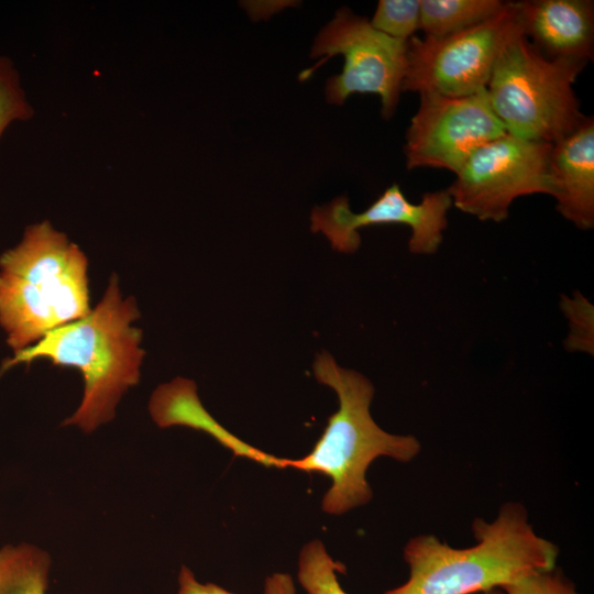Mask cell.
Wrapping results in <instances>:
<instances>
[{
  "label": "cell",
  "mask_w": 594,
  "mask_h": 594,
  "mask_svg": "<svg viewBox=\"0 0 594 594\" xmlns=\"http://www.w3.org/2000/svg\"><path fill=\"white\" fill-rule=\"evenodd\" d=\"M521 34L550 59L587 62L594 52L590 0L516 1Z\"/></svg>",
  "instance_id": "obj_11"
},
{
  "label": "cell",
  "mask_w": 594,
  "mask_h": 594,
  "mask_svg": "<svg viewBox=\"0 0 594 594\" xmlns=\"http://www.w3.org/2000/svg\"><path fill=\"white\" fill-rule=\"evenodd\" d=\"M472 531L476 544L462 549L435 535L410 538L408 580L384 594H479L556 568L557 544L535 532L520 503H505L492 522L475 518Z\"/></svg>",
  "instance_id": "obj_2"
},
{
  "label": "cell",
  "mask_w": 594,
  "mask_h": 594,
  "mask_svg": "<svg viewBox=\"0 0 594 594\" xmlns=\"http://www.w3.org/2000/svg\"><path fill=\"white\" fill-rule=\"evenodd\" d=\"M501 588L505 594H580L556 568L528 574Z\"/></svg>",
  "instance_id": "obj_19"
},
{
  "label": "cell",
  "mask_w": 594,
  "mask_h": 594,
  "mask_svg": "<svg viewBox=\"0 0 594 594\" xmlns=\"http://www.w3.org/2000/svg\"><path fill=\"white\" fill-rule=\"evenodd\" d=\"M518 28L517 6L505 2L490 20L444 37L411 36L402 91L459 98L486 89L496 59Z\"/></svg>",
  "instance_id": "obj_7"
},
{
  "label": "cell",
  "mask_w": 594,
  "mask_h": 594,
  "mask_svg": "<svg viewBox=\"0 0 594 594\" xmlns=\"http://www.w3.org/2000/svg\"><path fill=\"white\" fill-rule=\"evenodd\" d=\"M370 23L391 37L408 41L420 26V0H380Z\"/></svg>",
  "instance_id": "obj_17"
},
{
  "label": "cell",
  "mask_w": 594,
  "mask_h": 594,
  "mask_svg": "<svg viewBox=\"0 0 594 594\" xmlns=\"http://www.w3.org/2000/svg\"><path fill=\"white\" fill-rule=\"evenodd\" d=\"M479 594H505V593L503 592L502 588L496 587V588H492V590H490V591H486V592H483V593H479Z\"/></svg>",
  "instance_id": "obj_22"
},
{
  "label": "cell",
  "mask_w": 594,
  "mask_h": 594,
  "mask_svg": "<svg viewBox=\"0 0 594 594\" xmlns=\"http://www.w3.org/2000/svg\"><path fill=\"white\" fill-rule=\"evenodd\" d=\"M587 62L550 59L517 30L504 44L486 92L514 136L554 144L585 119L572 85Z\"/></svg>",
  "instance_id": "obj_5"
},
{
  "label": "cell",
  "mask_w": 594,
  "mask_h": 594,
  "mask_svg": "<svg viewBox=\"0 0 594 594\" xmlns=\"http://www.w3.org/2000/svg\"><path fill=\"white\" fill-rule=\"evenodd\" d=\"M32 117L33 108L21 88L18 70L10 58L0 56V139L10 123Z\"/></svg>",
  "instance_id": "obj_18"
},
{
  "label": "cell",
  "mask_w": 594,
  "mask_h": 594,
  "mask_svg": "<svg viewBox=\"0 0 594 594\" xmlns=\"http://www.w3.org/2000/svg\"><path fill=\"white\" fill-rule=\"evenodd\" d=\"M148 409L161 428L186 426L204 431L235 455L248 458L265 466L284 469L285 459L270 455L234 437L224 429L201 405L194 381L176 377L160 385L153 393Z\"/></svg>",
  "instance_id": "obj_13"
},
{
  "label": "cell",
  "mask_w": 594,
  "mask_h": 594,
  "mask_svg": "<svg viewBox=\"0 0 594 594\" xmlns=\"http://www.w3.org/2000/svg\"><path fill=\"white\" fill-rule=\"evenodd\" d=\"M88 260L45 220L0 256V324L14 352L90 312Z\"/></svg>",
  "instance_id": "obj_3"
},
{
  "label": "cell",
  "mask_w": 594,
  "mask_h": 594,
  "mask_svg": "<svg viewBox=\"0 0 594 594\" xmlns=\"http://www.w3.org/2000/svg\"><path fill=\"white\" fill-rule=\"evenodd\" d=\"M552 144L504 134L477 148L447 189L452 205L482 221L501 222L521 196H553Z\"/></svg>",
  "instance_id": "obj_8"
},
{
  "label": "cell",
  "mask_w": 594,
  "mask_h": 594,
  "mask_svg": "<svg viewBox=\"0 0 594 594\" xmlns=\"http://www.w3.org/2000/svg\"><path fill=\"white\" fill-rule=\"evenodd\" d=\"M419 96L404 146L408 169L432 167L457 174L477 148L507 133L486 89L459 98L430 92Z\"/></svg>",
  "instance_id": "obj_9"
},
{
  "label": "cell",
  "mask_w": 594,
  "mask_h": 594,
  "mask_svg": "<svg viewBox=\"0 0 594 594\" xmlns=\"http://www.w3.org/2000/svg\"><path fill=\"white\" fill-rule=\"evenodd\" d=\"M312 372L319 383L337 393L339 409L328 418L312 450L300 459H286V468L330 477L322 509L341 515L371 502L366 471L375 459L409 462L421 446L416 437L388 433L374 421L370 413L374 387L363 374L338 365L326 351L317 355Z\"/></svg>",
  "instance_id": "obj_4"
},
{
  "label": "cell",
  "mask_w": 594,
  "mask_h": 594,
  "mask_svg": "<svg viewBox=\"0 0 594 594\" xmlns=\"http://www.w3.org/2000/svg\"><path fill=\"white\" fill-rule=\"evenodd\" d=\"M504 4L501 0H420L419 30L425 37H444L490 20Z\"/></svg>",
  "instance_id": "obj_14"
},
{
  "label": "cell",
  "mask_w": 594,
  "mask_h": 594,
  "mask_svg": "<svg viewBox=\"0 0 594 594\" xmlns=\"http://www.w3.org/2000/svg\"><path fill=\"white\" fill-rule=\"evenodd\" d=\"M336 55L344 57V65L341 74L328 79L327 100L342 105L352 94H375L381 97L383 118L391 119L407 67V41L391 37L374 29L365 18L341 8L315 40L311 57L322 58L299 78L307 79Z\"/></svg>",
  "instance_id": "obj_6"
},
{
  "label": "cell",
  "mask_w": 594,
  "mask_h": 594,
  "mask_svg": "<svg viewBox=\"0 0 594 594\" xmlns=\"http://www.w3.org/2000/svg\"><path fill=\"white\" fill-rule=\"evenodd\" d=\"M339 572L345 573L344 564L334 561L320 540H311L300 550L297 579L307 594H348L339 583Z\"/></svg>",
  "instance_id": "obj_16"
},
{
  "label": "cell",
  "mask_w": 594,
  "mask_h": 594,
  "mask_svg": "<svg viewBox=\"0 0 594 594\" xmlns=\"http://www.w3.org/2000/svg\"><path fill=\"white\" fill-rule=\"evenodd\" d=\"M263 594H296V587L290 574L275 572L264 582Z\"/></svg>",
  "instance_id": "obj_21"
},
{
  "label": "cell",
  "mask_w": 594,
  "mask_h": 594,
  "mask_svg": "<svg viewBox=\"0 0 594 594\" xmlns=\"http://www.w3.org/2000/svg\"><path fill=\"white\" fill-rule=\"evenodd\" d=\"M139 318L135 298H122L119 278L112 274L102 299L86 317L14 352L13 358L3 361L0 376L20 363L29 365L38 359L79 370L84 396L77 410L62 425H76L91 432L112 420L121 396L140 381L145 351L140 346L142 330L131 324Z\"/></svg>",
  "instance_id": "obj_1"
},
{
  "label": "cell",
  "mask_w": 594,
  "mask_h": 594,
  "mask_svg": "<svg viewBox=\"0 0 594 594\" xmlns=\"http://www.w3.org/2000/svg\"><path fill=\"white\" fill-rule=\"evenodd\" d=\"M48 554L31 544L6 546L0 550V594H45Z\"/></svg>",
  "instance_id": "obj_15"
},
{
  "label": "cell",
  "mask_w": 594,
  "mask_h": 594,
  "mask_svg": "<svg viewBox=\"0 0 594 594\" xmlns=\"http://www.w3.org/2000/svg\"><path fill=\"white\" fill-rule=\"evenodd\" d=\"M451 206L452 198L447 189L426 193L419 204H413L400 187L393 184L360 213L350 209L345 196L314 208L310 229L312 232H322L336 251L354 253L361 244V228L406 224L411 230L409 251L415 254H433L442 242Z\"/></svg>",
  "instance_id": "obj_10"
},
{
  "label": "cell",
  "mask_w": 594,
  "mask_h": 594,
  "mask_svg": "<svg viewBox=\"0 0 594 594\" xmlns=\"http://www.w3.org/2000/svg\"><path fill=\"white\" fill-rule=\"evenodd\" d=\"M550 176L558 211L580 229L594 226V120L585 117L552 144Z\"/></svg>",
  "instance_id": "obj_12"
},
{
  "label": "cell",
  "mask_w": 594,
  "mask_h": 594,
  "mask_svg": "<svg viewBox=\"0 0 594 594\" xmlns=\"http://www.w3.org/2000/svg\"><path fill=\"white\" fill-rule=\"evenodd\" d=\"M178 594H234L215 583H200L193 571L182 565L178 574Z\"/></svg>",
  "instance_id": "obj_20"
}]
</instances>
